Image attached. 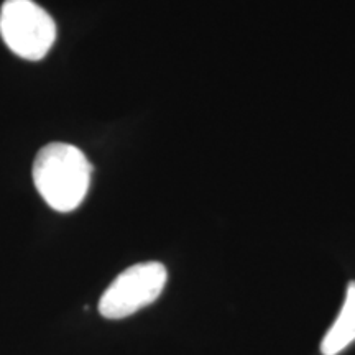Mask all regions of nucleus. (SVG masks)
I'll return each instance as SVG.
<instances>
[{
  "label": "nucleus",
  "mask_w": 355,
  "mask_h": 355,
  "mask_svg": "<svg viewBox=\"0 0 355 355\" xmlns=\"http://www.w3.org/2000/svg\"><path fill=\"white\" fill-rule=\"evenodd\" d=\"M0 35L17 56L40 61L55 43L56 25L33 0H6L0 8Z\"/></svg>",
  "instance_id": "nucleus-2"
},
{
  "label": "nucleus",
  "mask_w": 355,
  "mask_h": 355,
  "mask_svg": "<svg viewBox=\"0 0 355 355\" xmlns=\"http://www.w3.org/2000/svg\"><path fill=\"white\" fill-rule=\"evenodd\" d=\"M355 343V282H350L340 313L321 343L322 355H337Z\"/></svg>",
  "instance_id": "nucleus-4"
},
{
  "label": "nucleus",
  "mask_w": 355,
  "mask_h": 355,
  "mask_svg": "<svg viewBox=\"0 0 355 355\" xmlns=\"http://www.w3.org/2000/svg\"><path fill=\"white\" fill-rule=\"evenodd\" d=\"M166 282V266L159 261H145L123 270L101 296V316L105 319L132 316L155 303L165 290Z\"/></svg>",
  "instance_id": "nucleus-3"
},
{
  "label": "nucleus",
  "mask_w": 355,
  "mask_h": 355,
  "mask_svg": "<svg viewBox=\"0 0 355 355\" xmlns=\"http://www.w3.org/2000/svg\"><path fill=\"white\" fill-rule=\"evenodd\" d=\"M92 165L78 146L55 141L33 162V183L44 202L58 212L78 209L91 186Z\"/></svg>",
  "instance_id": "nucleus-1"
}]
</instances>
